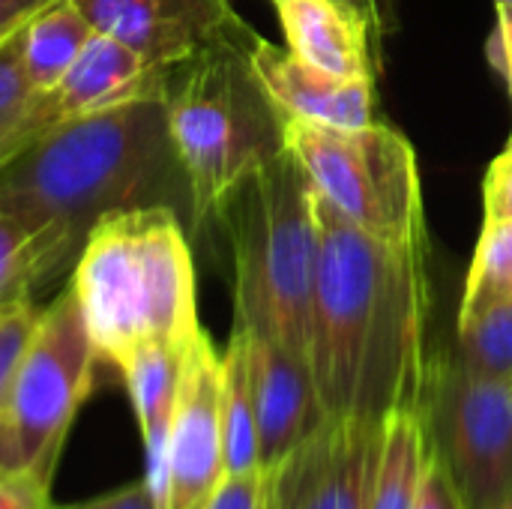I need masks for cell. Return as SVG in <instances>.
<instances>
[{
    "mask_svg": "<svg viewBox=\"0 0 512 509\" xmlns=\"http://www.w3.org/2000/svg\"><path fill=\"white\" fill-rule=\"evenodd\" d=\"M321 252L312 297L309 366L324 417L381 423L420 405L426 384V237L387 243L318 198Z\"/></svg>",
    "mask_w": 512,
    "mask_h": 509,
    "instance_id": "6da1fadb",
    "label": "cell"
},
{
    "mask_svg": "<svg viewBox=\"0 0 512 509\" xmlns=\"http://www.w3.org/2000/svg\"><path fill=\"white\" fill-rule=\"evenodd\" d=\"M156 204L189 213L165 96L60 120L0 168V210L51 237L66 264L99 219Z\"/></svg>",
    "mask_w": 512,
    "mask_h": 509,
    "instance_id": "7a4b0ae2",
    "label": "cell"
},
{
    "mask_svg": "<svg viewBox=\"0 0 512 509\" xmlns=\"http://www.w3.org/2000/svg\"><path fill=\"white\" fill-rule=\"evenodd\" d=\"M72 267L69 288L93 348L117 369L138 345L189 348L204 330L192 246L174 207L156 204L99 219Z\"/></svg>",
    "mask_w": 512,
    "mask_h": 509,
    "instance_id": "3957f363",
    "label": "cell"
},
{
    "mask_svg": "<svg viewBox=\"0 0 512 509\" xmlns=\"http://www.w3.org/2000/svg\"><path fill=\"white\" fill-rule=\"evenodd\" d=\"M252 36L255 30L243 18L234 21L183 60L168 81V132L198 231L216 222L228 195L249 174L288 150V117L249 60Z\"/></svg>",
    "mask_w": 512,
    "mask_h": 509,
    "instance_id": "277c9868",
    "label": "cell"
},
{
    "mask_svg": "<svg viewBox=\"0 0 512 509\" xmlns=\"http://www.w3.org/2000/svg\"><path fill=\"white\" fill-rule=\"evenodd\" d=\"M234 261V327L309 360L321 252L318 192L291 150L249 174L222 204Z\"/></svg>",
    "mask_w": 512,
    "mask_h": 509,
    "instance_id": "5b68a950",
    "label": "cell"
},
{
    "mask_svg": "<svg viewBox=\"0 0 512 509\" xmlns=\"http://www.w3.org/2000/svg\"><path fill=\"white\" fill-rule=\"evenodd\" d=\"M285 147L306 168L318 198L348 225L387 243L426 237L417 153L393 126L375 120L333 129L288 120Z\"/></svg>",
    "mask_w": 512,
    "mask_h": 509,
    "instance_id": "8992f818",
    "label": "cell"
},
{
    "mask_svg": "<svg viewBox=\"0 0 512 509\" xmlns=\"http://www.w3.org/2000/svg\"><path fill=\"white\" fill-rule=\"evenodd\" d=\"M96 360L78 297L66 288L42 306L36 336L0 405V471L51 486L72 420L93 390Z\"/></svg>",
    "mask_w": 512,
    "mask_h": 509,
    "instance_id": "52a82bcc",
    "label": "cell"
},
{
    "mask_svg": "<svg viewBox=\"0 0 512 509\" xmlns=\"http://www.w3.org/2000/svg\"><path fill=\"white\" fill-rule=\"evenodd\" d=\"M420 405L465 507L492 509L512 498V369L468 375L447 354L429 357Z\"/></svg>",
    "mask_w": 512,
    "mask_h": 509,
    "instance_id": "ba28073f",
    "label": "cell"
},
{
    "mask_svg": "<svg viewBox=\"0 0 512 509\" xmlns=\"http://www.w3.org/2000/svg\"><path fill=\"white\" fill-rule=\"evenodd\" d=\"M222 477V351L201 330L183 360L165 453L162 509H204Z\"/></svg>",
    "mask_w": 512,
    "mask_h": 509,
    "instance_id": "9c48e42d",
    "label": "cell"
},
{
    "mask_svg": "<svg viewBox=\"0 0 512 509\" xmlns=\"http://www.w3.org/2000/svg\"><path fill=\"white\" fill-rule=\"evenodd\" d=\"M381 423L324 417L273 471L276 509H369Z\"/></svg>",
    "mask_w": 512,
    "mask_h": 509,
    "instance_id": "30bf717a",
    "label": "cell"
},
{
    "mask_svg": "<svg viewBox=\"0 0 512 509\" xmlns=\"http://www.w3.org/2000/svg\"><path fill=\"white\" fill-rule=\"evenodd\" d=\"M96 33L114 36L147 63L177 69L240 21L228 0H72Z\"/></svg>",
    "mask_w": 512,
    "mask_h": 509,
    "instance_id": "8fae6325",
    "label": "cell"
},
{
    "mask_svg": "<svg viewBox=\"0 0 512 509\" xmlns=\"http://www.w3.org/2000/svg\"><path fill=\"white\" fill-rule=\"evenodd\" d=\"M243 330V327H240ZM249 339L252 393L258 417V465L276 471L288 453L324 420L315 375L306 357L243 330Z\"/></svg>",
    "mask_w": 512,
    "mask_h": 509,
    "instance_id": "7c38bea8",
    "label": "cell"
},
{
    "mask_svg": "<svg viewBox=\"0 0 512 509\" xmlns=\"http://www.w3.org/2000/svg\"><path fill=\"white\" fill-rule=\"evenodd\" d=\"M249 60L270 99L288 120L360 129L375 123L378 90L372 78H336L303 63L288 48L273 45L261 33L249 42Z\"/></svg>",
    "mask_w": 512,
    "mask_h": 509,
    "instance_id": "4fadbf2b",
    "label": "cell"
},
{
    "mask_svg": "<svg viewBox=\"0 0 512 509\" xmlns=\"http://www.w3.org/2000/svg\"><path fill=\"white\" fill-rule=\"evenodd\" d=\"M288 51L336 78H372L381 72V27L342 0H270Z\"/></svg>",
    "mask_w": 512,
    "mask_h": 509,
    "instance_id": "5bb4252c",
    "label": "cell"
},
{
    "mask_svg": "<svg viewBox=\"0 0 512 509\" xmlns=\"http://www.w3.org/2000/svg\"><path fill=\"white\" fill-rule=\"evenodd\" d=\"M174 69H159L135 54L114 36L96 33L87 39L84 51L63 75V81L42 93L54 120H72L96 111H108L126 102L165 96Z\"/></svg>",
    "mask_w": 512,
    "mask_h": 509,
    "instance_id": "9a60e30c",
    "label": "cell"
},
{
    "mask_svg": "<svg viewBox=\"0 0 512 509\" xmlns=\"http://www.w3.org/2000/svg\"><path fill=\"white\" fill-rule=\"evenodd\" d=\"M186 351L189 348L147 342V345H138L120 363V375L126 381V390L138 417L141 441H144V456H147L144 477L153 486L159 507L165 498V453H168V435H171Z\"/></svg>",
    "mask_w": 512,
    "mask_h": 509,
    "instance_id": "2e32d148",
    "label": "cell"
},
{
    "mask_svg": "<svg viewBox=\"0 0 512 509\" xmlns=\"http://www.w3.org/2000/svg\"><path fill=\"white\" fill-rule=\"evenodd\" d=\"M432 435L423 405H408L381 420V447L372 477L369 509H414L429 462Z\"/></svg>",
    "mask_w": 512,
    "mask_h": 509,
    "instance_id": "e0dca14e",
    "label": "cell"
},
{
    "mask_svg": "<svg viewBox=\"0 0 512 509\" xmlns=\"http://www.w3.org/2000/svg\"><path fill=\"white\" fill-rule=\"evenodd\" d=\"M90 21L72 0H54L21 27V66L33 93H51L72 69L87 39Z\"/></svg>",
    "mask_w": 512,
    "mask_h": 509,
    "instance_id": "ac0fdd59",
    "label": "cell"
},
{
    "mask_svg": "<svg viewBox=\"0 0 512 509\" xmlns=\"http://www.w3.org/2000/svg\"><path fill=\"white\" fill-rule=\"evenodd\" d=\"M222 441H225V474L258 471V417L252 393L249 339L240 327L222 351Z\"/></svg>",
    "mask_w": 512,
    "mask_h": 509,
    "instance_id": "d6986e66",
    "label": "cell"
},
{
    "mask_svg": "<svg viewBox=\"0 0 512 509\" xmlns=\"http://www.w3.org/2000/svg\"><path fill=\"white\" fill-rule=\"evenodd\" d=\"M21 27L0 39V168L57 123L45 96L33 93L27 84L21 66Z\"/></svg>",
    "mask_w": 512,
    "mask_h": 509,
    "instance_id": "ffe728a7",
    "label": "cell"
},
{
    "mask_svg": "<svg viewBox=\"0 0 512 509\" xmlns=\"http://www.w3.org/2000/svg\"><path fill=\"white\" fill-rule=\"evenodd\" d=\"M63 270L66 258L51 237L0 210V300L33 297V288L57 279Z\"/></svg>",
    "mask_w": 512,
    "mask_h": 509,
    "instance_id": "44dd1931",
    "label": "cell"
},
{
    "mask_svg": "<svg viewBox=\"0 0 512 509\" xmlns=\"http://www.w3.org/2000/svg\"><path fill=\"white\" fill-rule=\"evenodd\" d=\"M501 303H512V216L483 222L477 252L465 279L459 318H471Z\"/></svg>",
    "mask_w": 512,
    "mask_h": 509,
    "instance_id": "7402d4cb",
    "label": "cell"
},
{
    "mask_svg": "<svg viewBox=\"0 0 512 509\" xmlns=\"http://www.w3.org/2000/svg\"><path fill=\"white\" fill-rule=\"evenodd\" d=\"M468 375H501L512 369V303L459 318L453 348L444 351Z\"/></svg>",
    "mask_w": 512,
    "mask_h": 509,
    "instance_id": "603a6c76",
    "label": "cell"
},
{
    "mask_svg": "<svg viewBox=\"0 0 512 509\" xmlns=\"http://www.w3.org/2000/svg\"><path fill=\"white\" fill-rule=\"evenodd\" d=\"M39 318L42 306H36L33 297L0 300V405L6 402L15 372L36 336Z\"/></svg>",
    "mask_w": 512,
    "mask_h": 509,
    "instance_id": "cb8c5ba5",
    "label": "cell"
},
{
    "mask_svg": "<svg viewBox=\"0 0 512 509\" xmlns=\"http://www.w3.org/2000/svg\"><path fill=\"white\" fill-rule=\"evenodd\" d=\"M204 509H276V477L264 468L225 474Z\"/></svg>",
    "mask_w": 512,
    "mask_h": 509,
    "instance_id": "d4e9b609",
    "label": "cell"
},
{
    "mask_svg": "<svg viewBox=\"0 0 512 509\" xmlns=\"http://www.w3.org/2000/svg\"><path fill=\"white\" fill-rule=\"evenodd\" d=\"M414 509H468L459 483L453 480L450 468L444 465V459L438 453H432V462H429V471H426V480H423V489H420Z\"/></svg>",
    "mask_w": 512,
    "mask_h": 509,
    "instance_id": "484cf974",
    "label": "cell"
},
{
    "mask_svg": "<svg viewBox=\"0 0 512 509\" xmlns=\"http://www.w3.org/2000/svg\"><path fill=\"white\" fill-rule=\"evenodd\" d=\"M512 216V162L495 159L483 180V222Z\"/></svg>",
    "mask_w": 512,
    "mask_h": 509,
    "instance_id": "4316f807",
    "label": "cell"
},
{
    "mask_svg": "<svg viewBox=\"0 0 512 509\" xmlns=\"http://www.w3.org/2000/svg\"><path fill=\"white\" fill-rule=\"evenodd\" d=\"M51 486L0 471V509H51Z\"/></svg>",
    "mask_w": 512,
    "mask_h": 509,
    "instance_id": "83f0119b",
    "label": "cell"
},
{
    "mask_svg": "<svg viewBox=\"0 0 512 509\" xmlns=\"http://www.w3.org/2000/svg\"><path fill=\"white\" fill-rule=\"evenodd\" d=\"M51 509H162L159 507V498L153 492V486L147 483V477L129 483V486H120L117 492H108V495H99V498H90V501H81V504H69V507H51Z\"/></svg>",
    "mask_w": 512,
    "mask_h": 509,
    "instance_id": "f1b7e54d",
    "label": "cell"
},
{
    "mask_svg": "<svg viewBox=\"0 0 512 509\" xmlns=\"http://www.w3.org/2000/svg\"><path fill=\"white\" fill-rule=\"evenodd\" d=\"M489 60L507 84L512 99V3L495 0V33L489 39Z\"/></svg>",
    "mask_w": 512,
    "mask_h": 509,
    "instance_id": "f546056e",
    "label": "cell"
},
{
    "mask_svg": "<svg viewBox=\"0 0 512 509\" xmlns=\"http://www.w3.org/2000/svg\"><path fill=\"white\" fill-rule=\"evenodd\" d=\"M54 0H0V39L27 24L36 12L51 6Z\"/></svg>",
    "mask_w": 512,
    "mask_h": 509,
    "instance_id": "4dcf8cb0",
    "label": "cell"
},
{
    "mask_svg": "<svg viewBox=\"0 0 512 509\" xmlns=\"http://www.w3.org/2000/svg\"><path fill=\"white\" fill-rule=\"evenodd\" d=\"M342 3H351L357 9H363L381 30H387V0H342Z\"/></svg>",
    "mask_w": 512,
    "mask_h": 509,
    "instance_id": "1f68e13d",
    "label": "cell"
},
{
    "mask_svg": "<svg viewBox=\"0 0 512 509\" xmlns=\"http://www.w3.org/2000/svg\"><path fill=\"white\" fill-rule=\"evenodd\" d=\"M501 162H512V132H510V138H507V147L501 150V156H498Z\"/></svg>",
    "mask_w": 512,
    "mask_h": 509,
    "instance_id": "d6a6232c",
    "label": "cell"
},
{
    "mask_svg": "<svg viewBox=\"0 0 512 509\" xmlns=\"http://www.w3.org/2000/svg\"><path fill=\"white\" fill-rule=\"evenodd\" d=\"M492 509H512V498H507V501H501L498 507H492Z\"/></svg>",
    "mask_w": 512,
    "mask_h": 509,
    "instance_id": "836d02e7",
    "label": "cell"
},
{
    "mask_svg": "<svg viewBox=\"0 0 512 509\" xmlns=\"http://www.w3.org/2000/svg\"><path fill=\"white\" fill-rule=\"evenodd\" d=\"M504 3H512V0H504Z\"/></svg>",
    "mask_w": 512,
    "mask_h": 509,
    "instance_id": "e575fe53",
    "label": "cell"
}]
</instances>
